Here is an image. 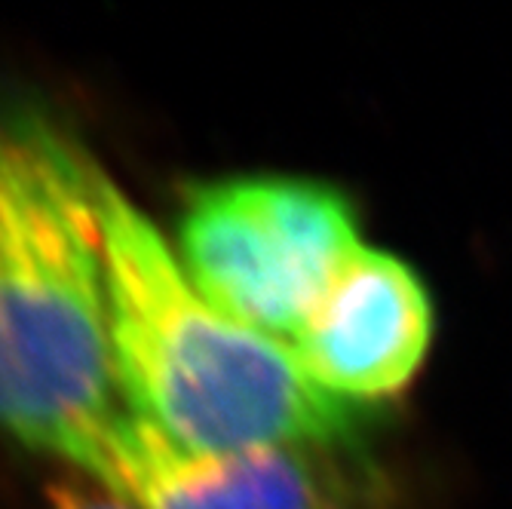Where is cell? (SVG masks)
<instances>
[{
    "instance_id": "obj_1",
    "label": "cell",
    "mask_w": 512,
    "mask_h": 509,
    "mask_svg": "<svg viewBox=\"0 0 512 509\" xmlns=\"http://www.w3.org/2000/svg\"><path fill=\"white\" fill-rule=\"evenodd\" d=\"M108 335L120 405L197 451L365 439L378 408L316 387L289 344L221 313L175 246L102 175Z\"/></svg>"
},
{
    "instance_id": "obj_2",
    "label": "cell",
    "mask_w": 512,
    "mask_h": 509,
    "mask_svg": "<svg viewBox=\"0 0 512 509\" xmlns=\"http://www.w3.org/2000/svg\"><path fill=\"white\" fill-rule=\"evenodd\" d=\"M102 175L59 120L0 105V430L56 457L123 408Z\"/></svg>"
},
{
    "instance_id": "obj_3",
    "label": "cell",
    "mask_w": 512,
    "mask_h": 509,
    "mask_svg": "<svg viewBox=\"0 0 512 509\" xmlns=\"http://www.w3.org/2000/svg\"><path fill=\"white\" fill-rule=\"evenodd\" d=\"M362 246L350 197L304 175L194 184L175 227V255L200 295L283 344Z\"/></svg>"
},
{
    "instance_id": "obj_4",
    "label": "cell",
    "mask_w": 512,
    "mask_h": 509,
    "mask_svg": "<svg viewBox=\"0 0 512 509\" xmlns=\"http://www.w3.org/2000/svg\"><path fill=\"white\" fill-rule=\"evenodd\" d=\"M59 457L132 509H405L368 436L197 451L117 408Z\"/></svg>"
},
{
    "instance_id": "obj_5",
    "label": "cell",
    "mask_w": 512,
    "mask_h": 509,
    "mask_svg": "<svg viewBox=\"0 0 512 509\" xmlns=\"http://www.w3.org/2000/svg\"><path fill=\"white\" fill-rule=\"evenodd\" d=\"M433 329V295L417 270L393 252L362 246L289 350L325 393L378 408L411 384L430 353Z\"/></svg>"
},
{
    "instance_id": "obj_6",
    "label": "cell",
    "mask_w": 512,
    "mask_h": 509,
    "mask_svg": "<svg viewBox=\"0 0 512 509\" xmlns=\"http://www.w3.org/2000/svg\"><path fill=\"white\" fill-rule=\"evenodd\" d=\"M50 509H132V506H126L123 500H117L114 494H108L105 488L92 482L86 485L68 482V485L53 488Z\"/></svg>"
}]
</instances>
